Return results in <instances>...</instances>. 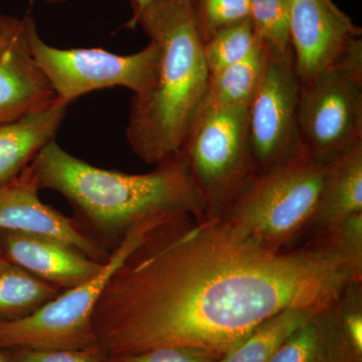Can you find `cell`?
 I'll return each mask as SVG.
<instances>
[{"label":"cell","instance_id":"obj_1","mask_svg":"<svg viewBox=\"0 0 362 362\" xmlns=\"http://www.w3.org/2000/svg\"><path fill=\"white\" fill-rule=\"evenodd\" d=\"M362 273L314 240L271 249L225 218H169L113 274L93 315L101 357L158 347L221 358L291 307L324 310Z\"/></svg>","mask_w":362,"mask_h":362},{"label":"cell","instance_id":"obj_2","mask_svg":"<svg viewBox=\"0 0 362 362\" xmlns=\"http://www.w3.org/2000/svg\"><path fill=\"white\" fill-rule=\"evenodd\" d=\"M30 164L40 190L63 195L88 233L115 247L131 228L151 218L187 214L206 218L180 152L156 164L151 173L128 175L96 168L52 141Z\"/></svg>","mask_w":362,"mask_h":362},{"label":"cell","instance_id":"obj_3","mask_svg":"<svg viewBox=\"0 0 362 362\" xmlns=\"http://www.w3.org/2000/svg\"><path fill=\"white\" fill-rule=\"evenodd\" d=\"M141 26L160 49L153 82L131 101L127 136L133 152L156 165L180 152L201 111L209 73L195 30L192 0H156L127 26Z\"/></svg>","mask_w":362,"mask_h":362},{"label":"cell","instance_id":"obj_4","mask_svg":"<svg viewBox=\"0 0 362 362\" xmlns=\"http://www.w3.org/2000/svg\"><path fill=\"white\" fill-rule=\"evenodd\" d=\"M327 168L302 154L257 175L221 218L262 246L293 247L308 233Z\"/></svg>","mask_w":362,"mask_h":362},{"label":"cell","instance_id":"obj_5","mask_svg":"<svg viewBox=\"0 0 362 362\" xmlns=\"http://www.w3.org/2000/svg\"><path fill=\"white\" fill-rule=\"evenodd\" d=\"M168 220L169 218H151L131 228L112 250L102 270L87 282L59 293L30 315L14 320L0 319V349L96 352L93 315L105 287L147 235Z\"/></svg>","mask_w":362,"mask_h":362},{"label":"cell","instance_id":"obj_6","mask_svg":"<svg viewBox=\"0 0 362 362\" xmlns=\"http://www.w3.org/2000/svg\"><path fill=\"white\" fill-rule=\"evenodd\" d=\"M180 153L206 218H223L257 176L247 137V107L202 109Z\"/></svg>","mask_w":362,"mask_h":362},{"label":"cell","instance_id":"obj_7","mask_svg":"<svg viewBox=\"0 0 362 362\" xmlns=\"http://www.w3.org/2000/svg\"><path fill=\"white\" fill-rule=\"evenodd\" d=\"M299 132L304 156L321 166L362 145V40L301 83Z\"/></svg>","mask_w":362,"mask_h":362},{"label":"cell","instance_id":"obj_8","mask_svg":"<svg viewBox=\"0 0 362 362\" xmlns=\"http://www.w3.org/2000/svg\"><path fill=\"white\" fill-rule=\"evenodd\" d=\"M26 18L33 58L61 103L69 106L93 90L114 87L143 94L156 78L160 49L152 40L142 51L128 56L102 49H57L40 39L32 16L28 14Z\"/></svg>","mask_w":362,"mask_h":362},{"label":"cell","instance_id":"obj_9","mask_svg":"<svg viewBox=\"0 0 362 362\" xmlns=\"http://www.w3.org/2000/svg\"><path fill=\"white\" fill-rule=\"evenodd\" d=\"M301 82L292 51H267L266 66L247 107V137L257 175L303 154L299 132Z\"/></svg>","mask_w":362,"mask_h":362},{"label":"cell","instance_id":"obj_10","mask_svg":"<svg viewBox=\"0 0 362 362\" xmlns=\"http://www.w3.org/2000/svg\"><path fill=\"white\" fill-rule=\"evenodd\" d=\"M361 35L332 0H290L293 63L301 83L335 65Z\"/></svg>","mask_w":362,"mask_h":362},{"label":"cell","instance_id":"obj_11","mask_svg":"<svg viewBox=\"0 0 362 362\" xmlns=\"http://www.w3.org/2000/svg\"><path fill=\"white\" fill-rule=\"evenodd\" d=\"M32 164L0 183V232L45 235L70 245L94 261L105 263L111 252L83 228L39 197Z\"/></svg>","mask_w":362,"mask_h":362},{"label":"cell","instance_id":"obj_12","mask_svg":"<svg viewBox=\"0 0 362 362\" xmlns=\"http://www.w3.org/2000/svg\"><path fill=\"white\" fill-rule=\"evenodd\" d=\"M56 102L30 49L28 18L0 13V124L44 110Z\"/></svg>","mask_w":362,"mask_h":362},{"label":"cell","instance_id":"obj_13","mask_svg":"<svg viewBox=\"0 0 362 362\" xmlns=\"http://www.w3.org/2000/svg\"><path fill=\"white\" fill-rule=\"evenodd\" d=\"M4 258L58 289H70L87 282L105 263L94 261L61 240L16 232H0Z\"/></svg>","mask_w":362,"mask_h":362},{"label":"cell","instance_id":"obj_14","mask_svg":"<svg viewBox=\"0 0 362 362\" xmlns=\"http://www.w3.org/2000/svg\"><path fill=\"white\" fill-rule=\"evenodd\" d=\"M66 109L68 105L56 100L49 108L0 124V183L20 175L54 141Z\"/></svg>","mask_w":362,"mask_h":362},{"label":"cell","instance_id":"obj_15","mask_svg":"<svg viewBox=\"0 0 362 362\" xmlns=\"http://www.w3.org/2000/svg\"><path fill=\"white\" fill-rule=\"evenodd\" d=\"M362 214V145L328 165L308 233Z\"/></svg>","mask_w":362,"mask_h":362},{"label":"cell","instance_id":"obj_16","mask_svg":"<svg viewBox=\"0 0 362 362\" xmlns=\"http://www.w3.org/2000/svg\"><path fill=\"white\" fill-rule=\"evenodd\" d=\"M266 59L267 49L259 40L244 59L209 75L202 109L249 107L261 82Z\"/></svg>","mask_w":362,"mask_h":362},{"label":"cell","instance_id":"obj_17","mask_svg":"<svg viewBox=\"0 0 362 362\" xmlns=\"http://www.w3.org/2000/svg\"><path fill=\"white\" fill-rule=\"evenodd\" d=\"M327 309L318 312L300 326L269 362H361L349 356L342 346Z\"/></svg>","mask_w":362,"mask_h":362},{"label":"cell","instance_id":"obj_18","mask_svg":"<svg viewBox=\"0 0 362 362\" xmlns=\"http://www.w3.org/2000/svg\"><path fill=\"white\" fill-rule=\"evenodd\" d=\"M318 312L302 307L279 312L259 324L244 341L216 362H269L290 335Z\"/></svg>","mask_w":362,"mask_h":362},{"label":"cell","instance_id":"obj_19","mask_svg":"<svg viewBox=\"0 0 362 362\" xmlns=\"http://www.w3.org/2000/svg\"><path fill=\"white\" fill-rule=\"evenodd\" d=\"M59 293L58 288L0 256L1 320H14L30 315Z\"/></svg>","mask_w":362,"mask_h":362},{"label":"cell","instance_id":"obj_20","mask_svg":"<svg viewBox=\"0 0 362 362\" xmlns=\"http://www.w3.org/2000/svg\"><path fill=\"white\" fill-rule=\"evenodd\" d=\"M250 21L267 51H292L290 40V0H250Z\"/></svg>","mask_w":362,"mask_h":362},{"label":"cell","instance_id":"obj_21","mask_svg":"<svg viewBox=\"0 0 362 362\" xmlns=\"http://www.w3.org/2000/svg\"><path fill=\"white\" fill-rule=\"evenodd\" d=\"M258 42L250 18L216 33L202 45L204 62L209 75H214L244 59Z\"/></svg>","mask_w":362,"mask_h":362},{"label":"cell","instance_id":"obj_22","mask_svg":"<svg viewBox=\"0 0 362 362\" xmlns=\"http://www.w3.org/2000/svg\"><path fill=\"white\" fill-rule=\"evenodd\" d=\"M195 30L202 44L250 18V0H192Z\"/></svg>","mask_w":362,"mask_h":362},{"label":"cell","instance_id":"obj_23","mask_svg":"<svg viewBox=\"0 0 362 362\" xmlns=\"http://www.w3.org/2000/svg\"><path fill=\"white\" fill-rule=\"evenodd\" d=\"M311 233L310 240L334 252L354 270L362 273V214Z\"/></svg>","mask_w":362,"mask_h":362},{"label":"cell","instance_id":"obj_24","mask_svg":"<svg viewBox=\"0 0 362 362\" xmlns=\"http://www.w3.org/2000/svg\"><path fill=\"white\" fill-rule=\"evenodd\" d=\"M105 362H216L218 357L199 349L166 346L139 354L102 357Z\"/></svg>","mask_w":362,"mask_h":362},{"label":"cell","instance_id":"obj_25","mask_svg":"<svg viewBox=\"0 0 362 362\" xmlns=\"http://www.w3.org/2000/svg\"><path fill=\"white\" fill-rule=\"evenodd\" d=\"M2 351L8 362H105L96 352L88 350L16 349Z\"/></svg>","mask_w":362,"mask_h":362},{"label":"cell","instance_id":"obj_26","mask_svg":"<svg viewBox=\"0 0 362 362\" xmlns=\"http://www.w3.org/2000/svg\"><path fill=\"white\" fill-rule=\"evenodd\" d=\"M42 1L47 2V4H56L65 2L66 0H42ZM131 6H132L133 14L137 13L138 11H141L145 6L156 1V0H130Z\"/></svg>","mask_w":362,"mask_h":362},{"label":"cell","instance_id":"obj_27","mask_svg":"<svg viewBox=\"0 0 362 362\" xmlns=\"http://www.w3.org/2000/svg\"><path fill=\"white\" fill-rule=\"evenodd\" d=\"M0 362H8L2 354H0Z\"/></svg>","mask_w":362,"mask_h":362},{"label":"cell","instance_id":"obj_28","mask_svg":"<svg viewBox=\"0 0 362 362\" xmlns=\"http://www.w3.org/2000/svg\"><path fill=\"white\" fill-rule=\"evenodd\" d=\"M0 256H2L1 249H0Z\"/></svg>","mask_w":362,"mask_h":362}]
</instances>
